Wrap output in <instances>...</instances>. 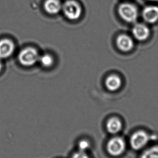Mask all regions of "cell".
I'll return each mask as SVG.
<instances>
[{
  "instance_id": "obj_1",
  "label": "cell",
  "mask_w": 158,
  "mask_h": 158,
  "mask_svg": "<svg viewBox=\"0 0 158 158\" xmlns=\"http://www.w3.org/2000/svg\"><path fill=\"white\" fill-rule=\"evenodd\" d=\"M118 14L123 21L130 24L137 21L139 17V11L135 4L124 2L120 4L118 9Z\"/></svg>"
},
{
  "instance_id": "obj_2",
  "label": "cell",
  "mask_w": 158,
  "mask_h": 158,
  "mask_svg": "<svg viewBox=\"0 0 158 158\" xmlns=\"http://www.w3.org/2000/svg\"><path fill=\"white\" fill-rule=\"evenodd\" d=\"M40 55L34 47H27L22 49L18 55L19 64L24 67H31L39 62Z\"/></svg>"
},
{
  "instance_id": "obj_3",
  "label": "cell",
  "mask_w": 158,
  "mask_h": 158,
  "mask_svg": "<svg viewBox=\"0 0 158 158\" xmlns=\"http://www.w3.org/2000/svg\"><path fill=\"white\" fill-rule=\"evenodd\" d=\"M62 11L65 16L71 21L79 19L82 14V8L75 0H68L62 4Z\"/></svg>"
},
{
  "instance_id": "obj_4",
  "label": "cell",
  "mask_w": 158,
  "mask_h": 158,
  "mask_svg": "<svg viewBox=\"0 0 158 158\" xmlns=\"http://www.w3.org/2000/svg\"><path fill=\"white\" fill-rule=\"evenodd\" d=\"M150 137L148 133L144 130H138L131 137L130 144L133 150H141L148 145Z\"/></svg>"
},
{
  "instance_id": "obj_5",
  "label": "cell",
  "mask_w": 158,
  "mask_h": 158,
  "mask_svg": "<svg viewBox=\"0 0 158 158\" xmlns=\"http://www.w3.org/2000/svg\"><path fill=\"white\" fill-rule=\"evenodd\" d=\"M125 148V142L124 139L120 137L112 138L107 144V152L112 156H119L124 153Z\"/></svg>"
},
{
  "instance_id": "obj_6",
  "label": "cell",
  "mask_w": 158,
  "mask_h": 158,
  "mask_svg": "<svg viewBox=\"0 0 158 158\" xmlns=\"http://www.w3.org/2000/svg\"><path fill=\"white\" fill-rule=\"evenodd\" d=\"M133 37L136 40L143 42L148 39L151 35V29L148 24L137 23L134 24L132 29Z\"/></svg>"
},
{
  "instance_id": "obj_7",
  "label": "cell",
  "mask_w": 158,
  "mask_h": 158,
  "mask_svg": "<svg viewBox=\"0 0 158 158\" xmlns=\"http://www.w3.org/2000/svg\"><path fill=\"white\" fill-rule=\"evenodd\" d=\"M141 15L146 24H156L158 22V6L151 4L145 7L141 11Z\"/></svg>"
},
{
  "instance_id": "obj_8",
  "label": "cell",
  "mask_w": 158,
  "mask_h": 158,
  "mask_svg": "<svg viewBox=\"0 0 158 158\" xmlns=\"http://www.w3.org/2000/svg\"><path fill=\"white\" fill-rule=\"evenodd\" d=\"M15 45L9 38L0 39V59L4 60L13 55L15 50Z\"/></svg>"
},
{
  "instance_id": "obj_9",
  "label": "cell",
  "mask_w": 158,
  "mask_h": 158,
  "mask_svg": "<svg viewBox=\"0 0 158 158\" xmlns=\"http://www.w3.org/2000/svg\"><path fill=\"white\" fill-rule=\"evenodd\" d=\"M115 42L118 48L120 51L125 53L131 51L135 46V43L132 38L125 34L119 35Z\"/></svg>"
},
{
  "instance_id": "obj_10",
  "label": "cell",
  "mask_w": 158,
  "mask_h": 158,
  "mask_svg": "<svg viewBox=\"0 0 158 158\" xmlns=\"http://www.w3.org/2000/svg\"><path fill=\"white\" fill-rule=\"evenodd\" d=\"M105 84L107 90L111 92H115L122 87V80L118 75L111 74L106 79Z\"/></svg>"
},
{
  "instance_id": "obj_11",
  "label": "cell",
  "mask_w": 158,
  "mask_h": 158,
  "mask_svg": "<svg viewBox=\"0 0 158 158\" xmlns=\"http://www.w3.org/2000/svg\"><path fill=\"white\" fill-rule=\"evenodd\" d=\"M44 8L50 15H56L62 11V3L60 0H46L44 4Z\"/></svg>"
},
{
  "instance_id": "obj_12",
  "label": "cell",
  "mask_w": 158,
  "mask_h": 158,
  "mask_svg": "<svg viewBox=\"0 0 158 158\" xmlns=\"http://www.w3.org/2000/svg\"><path fill=\"white\" fill-rule=\"evenodd\" d=\"M123 125L122 122L117 118H111L106 123L107 130L111 134H117L122 129Z\"/></svg>"
},
{
  "instance_id": "obj_13",
  "label": "cell",
  "mask_w": 158,
  "mask_h": 158,
  "mask_svg": "<svg viewBox=\"0 0 158 158\" xmlns=\"http://www.w3.org/2000/svg\"><path fill=\"white\" fill-rule=\"evenodd\" d=\"M39 62L41 65L45 68H49L53 65L54 59L52 56L49 54H44L40 56Z\"/></svg>"
},
{
  "instance_id": "obj_14",
  "label": "cell",
  "mask_w": 158,
  "mask_h": 158,
  "mask_svg": "<svg viewBox=\"0 0 158 158\" xmlns=\"http://www.w3.org/2000/svg\"><path fill=\"white\" fill-rule=\"evenodd\" d=\"M140 158H158V146H154L145 150Z\"/></svg>"
},
{
  "instance_id": "obj_15",
  "label": "cell",
  "mask_w": 158,
  "mask_h": 158,
  "mask_svg": "<svg viewBox=\"0 0 158 158\" xmlns=\"http://www.w3.org/2000/svg\"><path fill=\"white\" fill-rule=\"evenodd\" d=\"M90 147V143L89 141L85 140H83L79 141L78 143V148L79 151L85 152Z\"/></svg>"
},
{
  "instance_id": "obj_16",
  "label": "cell",
  "mask_w": 158,
  "mask_h": 158,
  "mask_svg": "<svg viewBox=\"0 0 158 158\" xmlns=\"http://www.w3.org/2000/svg\"><path fill=\"white\" fill-rule=\"evenodd\" d=\"M71 158H89V157L86 154L85 152L79 151L78 152L75 153Z\"/></svg>"
},
{
  "instance_id": "obj_17",
  "label": "cell",
  "mask_w": 158,
  "mask_h": 158,
  "mask_svg": "<svg viewBox=\"0 0 158 158\" xmlns=\"http://www.w3.org/2000/svg\"><path fill=\"white\" fill-rule=\"evenodd\" d=\"M3 62H2V60H1V59H0V73L1 72V71H2V69H3Z\"/></svg>"
},
{
  "instance_id": "obj_18",
  "label": "cell",
  "mask_w": 158,
  "mask_h": 158,
  "mask_svg": "<svg viewBox=\"0 0 158 158\" xmlns=\"http://www.w3.org/2000/svg\"><path fill=\"white\" fill-rule=\"evenodd\" d=\"M148 1H150V2H158V0H148Z\"/></svg>"
}]
</instances>
